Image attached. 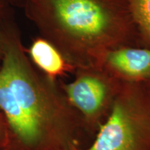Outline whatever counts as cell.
I'll use <instances>...</instances> for the list:
<instances>
[{"label":"cell","mask_w":150,"mask_h":150,"mask_svg":"<svg viewBox=\"0 0 150 150\" xmlns=\"http://www.w3.org/2000/svg\"><path fill=\"white\" fill-rule=\"evenodd\" d=\"M0 108L6 116L11 129L22 143L35 147L48 137L31 117L17 104L10 90L0 76Z\"/></svg>","instance_id":"6"},{"label":"cell","mask_w":150,"mask_h":150,"mask_svg":"<svg viewBox=\"0 0 150 150\" xmlns=\"http://www.w3.org/2000/svg\"><path fill=\"white\" fill-rule=\"evenodd\" d=\"M0 76L17 104L42 129L57 150H71L77 125L76 110L55 81L43 80L33 68L20 31L14 26L0 63Z\"/></svg>","instance_id":"2"},{"label":"cell","mask_w":150,"mask_h":150,"mask_svg":"<svg viewBox=\"0 0 150 150\" xmlns=\"http://www.w3.org/2000/svg\"><path fill=\"white\" fill-rule=\"evenodd\" d=\"M141 47L150 49V0H128Z\"/></svg>","instance_id":"8"},{"label":"cell","mask_w":150,"mask_h":150,"mask_svg":"<svg viewBox=\"0 0 150 150\" xmlns=\"http://www.w3.org/2000/svg\"><path fill=\"white\" fill-rule=\"evenodd\" d=\"M26 16L76 70L105 54L141 47L128 0H25Z\"/></svg>","instance_id":"1"},{"label":"cell","mask_w":150,"mask_h":150,"mask_svg":"<svg viewBox=\"0 0 150 150\" xmlns=\"http://www.w3.org/2000/svg\"><path fill=\"white\" fill-rule=\"evenodd\" d=\"M98 65L123 82L150 81V49L125 47L105 54Z\"/></svg>","instance_id":"5"},{"label":"cell","mask_w":150,"mask_h":150,"mask_svg":"<svg viewBox=\"0 0 150 150\" xmlns=\"http://www.w3.org/2000/svg\"><path fill=\"white\" fill-rule=\"evenodd\" d=\"M74 79L63 84L70 104L90 129L98 131L106 121L122 84L100 65L78 67Z\"/></svg>","instance_id":"4"},{"label":"cell","mask_w":150,"mask_h":150,"mask_svg":"<svg viewBox=\"0 0 150 150\" xmlns=\"http://www.w3.org/2000/svg\"><path fill=\"white\" fill-rule=\"evenodd\" d=\"M146 86V88H147L148 95H149V99H150V81L147 82V83H145Z\"/></svg>","instance_id":"11"},{"label":"cell","mask_w":150,"mask_h":150,"mask_svg":"<svg viewBox=\"0 0 150 150\" xmlns=\"http://www.w3.org/2000/svg\"><path fill=\"white\" fill-rule=\"evenodd\" d=\"M2 1H5L6 3H7L9 5H15V6H17V5H21L23 6L24 4V1H25V0H2Z\"/></svg>","instance_id":"10"},{"label":"cell","mask_w":150,"mask_h":150,"mask_svg":"<svg viewBox=\"0 0 150 150\" xmlns=\"http://www.w3.org/2000/svg\"><path fill=\"white\" fill-rule=\"evenodd\" d=\"M71 150H150V99L145 83L122 82L91 147Z\"/></svg>","instance_id":"3"},{"label":"cell","mask_w":150,"mask_h":150,"mask_svg":"<svg viewBox=\"0 0 150 150\" xmlns=\"http://www.w3.org/2000/svg\"><path fill=\"white\" fill-rule=\"evenodd\" d=\"M28 54L33 63L52 80L56 81L59 76L75 70L61 52L41 36L33 39Z\"/></svg>","instance_id":"7"},{"label":"cell","mask_w":150,"mask_h":150,"mask_svg":"<svg viewBox=\"0 0 150 150\" xmlns=\"http://www.w3.org/2000/svg\"><path fill=\"white\" fill-rule=\"evenodd\" d=\"M9 6L5 1L0 0V63L5 52L11 30L16 24L11 18Z\"/></svg>","instance_id":"9"}]
</instances>
